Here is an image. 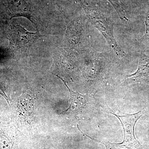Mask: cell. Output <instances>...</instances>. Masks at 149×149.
Segmentation results:
<instances>
[{
  "label": "cell",
  "instance_id": "obj_1",
  "mask_svg": "<svg viewBox=\"0 0 149 149\" xmlns=\"http://www.w3.org/2000/svg\"><path fill=\"white\" fill-rule=\"evenodd\" d=\"M82 4L91 23L102 34L111 48L118 56H123L124 52L115 38L111 20L100 10L86 6L84 3Z\"/></svg>",
  "mask_w": 149,
  "mask_h": 149
},
{
  "label": "cell",
  "instance_id": "obj_2",
  "mask_svg": "<svg viewBox=\"0 0 149 149\" xmlns=\"http://www.w3.org/2000/svg\"><path fill=\"white\" fill-rule=\"evenodd\" d=\"M111 113L114 115L120 120L124 130L123 141L120 144L113 143V147L116 149H142L141 144L136 139L134 128L137 120L143 114V111H140L134 114L118 115L109 108Z\"/></svg>",
  "mask_w": 149,
  "mask_h": 149
},
{
  "label": "cell",
  "instance_id": "obj_3",
  "mask_svg": "<svg viewBox=\"0 0 149 149\" xmlns=\"http://www.w3.org/2000/svg\"><path fill=\"white\" fill-rule=\"evenodd\" d=\"M40 36L38 32H28L20 24L13 22L10 30V46L17 52H26Z\"/></svg>",
  "mask_w": 149,
  "mask_h": 149
},
{
  "label": "cell",
  "instance_id": "obj_4",
  "mask_svg": "<svg viewBox=\"0 0 149 149\" xmlns=\"http://www.w3.org/2000/svg\"><path fill=\"white\" fill-rule=\"evenodd\" d=\"M56 76L64 83L70 94V104L68 108L62 112L63 114L76 115L79 114L88 109V101L86 95L74 92L70 89L65 81L58 75Z\"/></svg>",
  "mask_w": 149,
  "mask_h": 149
},
{
  "label": "cell",
  "instance_id": "obj_5",
  "mask_svg": "<svg viewBox=\"0 0 149 149\" xmlns=\"http://www.w3.org/2000/svg\"><path fill=\"white\" fill-rule=\"evenodd\" d=\"M126 81L129 83L141 81L149 82V56L142 54L140 56L139 67L133 74L128 75Z\"/></svg>",
  "mask_w": 149,
  "mask_h": 149
},
{
  "label": "cell",
  "instance_id": "obj_6",
  "mask_svg": "<svg viewBox=\"0 0 149 149\" xmlns=\"http://www.w3.org/2000/svg\"><path fill=\"white\" fill-rule=\"evenodd\" d=\"M9 8L12 17L22 16L31 18V8L25 0H11Z\"/></svg>",
  "mask_w": 149,
  "mask_h": 149
},
{
  "label": "cell",
  "instance_id": "obj_7",
  "mask_svg": "<svg viewBox=\"0 0 149 149\" xmlns=\"http://www.w3.org/2000/svg\"><path fill=\"white\" fill-rule=\"evenodd\" d=\"M111 3L117 12L118 16L121 19L125 21L128 20L125 11L123 6L121 0H108Z\"/></svg>",
  "mask_w": 149,
  "mask_h": 149
},
{
  "label": "cell",
  "instance_id": "obj_8",
  "mask_svg": "<svg viewBox=\"0 0 149 149\" xmlns=\"http://www.w3.org/2000/svg\"><path fill=\"white\" fill-rule=\"evenodd\" d=\"M11 142L8 137L0 134V149H10Z\"/></svg>",
  "mask_w": 149,
  "mask_h": 149
},
{
  "label": "cell",
  "instance_id": "obj_9",
  "mask_svg": "<svg viewBox=\"0 0 149 149\" xmlns=\"http://www.w3.org/2000/svg\"><path fill=\"white\" fill-rule=\"evenodd\" d=\"M145 23L146 25V36L149 33V14H147L146 20H145Z\"/></svg>",
  "mask_w": 149,
  "mask_h": 149
},
{
  "label": "cell",
  "instance_id": "obj_10",
  "mask_svg": "<svg viewBox=\"0 0 149 149\" xmlns=\"http://www.w3.org/2000/svg\"><path fill=\"white\" fill-rule=\"evenodd\" d=\"M0 94L1 95H2L3 96V97H4L5 98L6 100L8 102V96H7V95H6V93H5V92H4L3 91L1 88H0Z\"/></svg>",
  "mask_w": 149,
  "mask_h": 149
},
{
  "label": "cell",
  "instance_id": "obj_11",
  "mask_svg": "<svg viewBox=\"0 0 149 149\" xmlns=\"http://www.w3.org/2000/svg\"><path fill=\"white\" fill-rule=\"evenodd\" d=\"M54 1H58V0H54Z\"/></svg>",
  "mask_w": 149,
  "mask_h": 149
}]
</instances>
